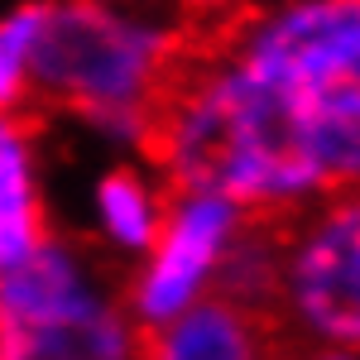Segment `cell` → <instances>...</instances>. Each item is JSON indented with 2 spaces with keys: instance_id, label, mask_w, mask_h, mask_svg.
<instances>
[{
  "instance_id": "1",
  "label": "cell",
  "mask_w": 360,
  "mask_h": 360,
  "mask_svg": "<svg viewBox=\"0 0 360 360\" xmlns=\"http://www.w3.org/2000/svg\"><path fill=\"white\" fill-rule=\"evenodd\" d=\"M183 68V39L115 10L111 0H44L29 63L34 96L96 120L154 111Z\"/></svg>"
},
{
  "instance_id": "2",
  "label": "cell",
  "mask_w": 360,
  "mask_h": 360,
  "mask_svg": "<svg viewBox=\"0 0 360 360\" xmlns=\"http://www.w3.org/2000/svg\"><path fill=\"white\" fill-rule=\"evenodd\" d=\"M269 322L293 351L332 346L360 356V188L288 217Z\"/></svg>"
},
{
  "instance_id": "3",
  "label": "cell",
  "mask_w": 360,
  "mask_h": 360,
  "mask_svg": "<svg viewBox=\"0 0 360 360\" xmlns=\"http://www.w3.org/2000/svg\"><path fill=\"white\" fill-rule=\"evenodd\" d=\"M240 221H245V212L217 193L173 188V197H164V226H159L149 259L130 283V303H125L139 336L159 332L202 298H212L217 269H221Z\"/></svg>"
},
{
  "instance_id": "4",
  "label": "cell",
  "mask_w": 360,
  "mask_h": 360,
  "mask_svg": "<svg viewBox=\"0 0 360 360\" xmlns=\"http://www.w3.org/2000/svg\"><path fill=\"white\" fill-rule=\"evenodd\" d=\"M259 82H317L360 63V0H293L245 29L231 53Z\"/></svg>"
},
{
  "instance_id": "5",
  "label": "cell",
  "mask_w": 360,
  "mask_h": 360,
  "mask_svg": "<svg viewBox=\"0 0 360 360\" xmlns=\"http://www.w3.org/2000/svg\"><path fill=\"white\" fill-rule=\"evenodd\" d=\"M106 307H115V298L106 293L91 259L72 240H58L53 231L29 259H20L15 269H0V332L82 322Z\"/></svg>"
},
{
  "instance_id": "6",
  "label": "cell",
  "mask_w": 360,
  "mask_h": 360,
  "mask_svg": "<svg viewBox=\"0 0 360 360\" xmlns=\"http://www.w3.org/2000/svg\"><path fill=\"white\" fill-rule=\"evenodd\" d=\"M288 96V111L298 125L312 173L327 193L360 188V63L317 82H274Z\"/></svg>"
},
{
  "instance_id": "7",
  "label": "cell",
  "mask_w": 360,
  "mask_h": 360,
  "mask_svg": "<svg viewBox=\"0 0 360 360\" xmlns=\"http://www.w3.org/2000/svg\"><path fill=\"white\" fill-rule=\"evenodd\" d=\"M283 351L274 322L226 298H202L168 327L139 336V360H274Z\"/></svg>"
},
{
  "instance_id": "8",
  "label": "cell",
  "mask_w": 360,
  "mask_h": 360,
  "mask_svg": "<svg viewBox=\"0 0 360 360\" xmlns=\"http://www.w3.org/2000/svg\"><path fill=\"white\" fill-rule=\"evenodd\" d=\"M44 188H39V154L25 120L0 111V269H15L44 245Z\"/></svg>"
},
{
  "instance_id": "9",
  "label": "cell",
  "mask_w": 360,
  "mask_h": 360,
  "mask_svg": "<svg viewBox=\"0 0 360 360\" xmlns=\"http://www.w3.org/2000/svg\"><path fill=\"white\" fill-rule=\"evenodd\" d=\"M0 360H139V327L115 303L82 322L0 332Z\"/></svg>"
},
{
  "instance_id": "10",
  "label": "cell",
  "mask_w": 360,
  "mask_h": 360,
  "mask_svg": "<svg viewBox=\"0 0 360 360\" xmlns=\"http://www.w3.org/2000/svg\"><path fill=\"white\" fill-rule=\"evenodd\" d=\"M96 231L106 236V245L120 255H149L159 226H164V197L149 188V178L135 168H111L101 173L96 193H91Z\"/></svg>"
},
{
  "instance_id": "11",
  "label": "cell",
  "mask_w": 360,
  "mask_h": 360,
  "mask_svg": "<svg viewBox=\"0 0 360 360\" xmlns=\"http://www.w3.org/2000/svg\"><path fill=\"white\" fill-rule=\"evenodd\" d=\"M39 20H44V0H20L0 15V111L10 115H20L34 101L29 63L39 44Z\"/></svg>"
},
{
  "instance_id": "12",
  "label": "cell",
  "mask_w": 360,
  "mask_h": 360,
  "mask_svg": "<svg viewBox=\"0 0 360 360\" xmlns=\"http://www.w3.org/2000/svg\"><path fill=\"white\" fill-rule=\"evenodd\" d=\"M183 5H188V10H217L221 0H183Z\"/></svg>"
},
{
  "instance_id": "13",
  "label": "cell",
  "mask_w": 360,
  "mask_h": 360,
  "mask_svg": "<svg viewBox=\"0 0 360 360\" xmlns=\"http://www.w3.org/2000/svg\"><path fill=\"white\" fill-rule=\"evenodd\" d=\"M274 360H288V356H283V351H278V356H274Z\"/></svg>"
}]
</instances>
